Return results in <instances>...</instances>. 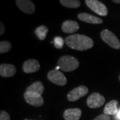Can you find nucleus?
I'll list each match as a JSON object with an SVG mask.
<instances>
[{"label": "nucleus", "instance_id": "f257e3e1", "mask_svg": "<svg viewBox=\"0 0 120 120\" xmlns=\"http://www.w3.org/2000/svg\"><path fill=\"white\" fill-rule=\"evenodd\" d=\"M65 42L69 47L77 51H86L94 47V40L82 34H74L68 36Z\"/></svg>", "mask_w": 120, "mask_h": 120}, {"label": "nucleus", "instance_id": "f03ea898", "mask_svg": "<svg viewBox=\"0 0 120 120\" xmlns=\"http://www.w3.org/2000/svg\"><path fill=\"white\" fill-rule=\"evenodd\" d=\"M57 65L62 71L65 72H70L78 68L79 62L73 56H64L61 57L59 59Z\"/></svg>", "mask_w": 120, "mask_h": 120}, {"label": "nucleus", "instance_id": "7ed1b4c3", "mask_svg": "<svg viewBox=\"0 0 120 120\" xmlns=\"http://www.w3.org/2000/svg\"><path fill=\"white\" fill-rule=\"evenodd\" d=\"M101 38L103 41L110 47L116 49H120V41L119 39L113 32L108 30H103L101 32Z\"/></svg>", "mask_w": 120, "mask_h": 120}, {"label": "nucleus", "instance_id": "20e7f679", "mask_svg": "<svg viewBox=\"0 0 120 120\" xmlns=\"http://www.w3.org/2000/svg\"><path fill=\"white\" fill-rule=\"evenodd\" d=\"M86 4L89 8L101 16H106L108 13L107 7L98 0H86Z\"/></svg>", "mask_w": 120, "mask_h": 120}, {"label": "nucleus", "instance_id": "39448f33", "mask_svg": "<svg viewBox=\"0 0 120 120\" xmlns=\"http://www.w3.org/2000/svg\"><path fill=\"white\" fill-rule=\"evenodd\" d=\"M47 79L50 82L57 86H64L67 84V78L64 74L57 69H53L47 73Z\"/></svg>", "mask_w": 120, "mask_h": 120}, {"label": "nucleus", "instance_id": "423d86ee", "mask_svg": "<svg viewBox=\"0 0 120 120\" xmlns=\"http://www.w3.org/2000/svg\"><path fill=\"white\" fill-rule=\"evenodd\" d=\"M24 99L28 104L34 107H41L43 105L44 100L41 95L32 91H26L24 93Z\"/></svg>", "mask_w": 120, "mask_h": 120}, {"label": "nucleus", "instance_id": "0eeeda50", "mask_svg": "<svg viewBox=\"0 0 120 120\" xmlns=\"http://www.w3.org/2000/svg\"><path fill=\"white\" fill-rule=\"evenodd\" d=\"M105 101L104 96L99 93H93L87 99V106L92 109L101 107Z\"/></svg>", "mask_w": 120, "mask_h": 120}, {"label": "nucleus", "instance_id": "6e6552de", "mask_svg": "<svg viewBox=\"0 0 120 120\" xmlns=\"http://www.w3.org/2000/svg\"><path fill=\"white\" fill-rule=\"evenodd\" d=\"M89 90L85 86H78L74 88L68 94V99L69 101H75L88 94Z\"/></svg>", "mask_w": 120, "mask_h": 120}, {"label": "nucleus", "instance_id": "1a4fd4ad", "mask_svg": "<svg viewBox=\"0 0 120 120\" xmlns=\"http://www.w3.org/2000/svg\"><path fill=\"white\" fill-rule=\"evenodd\" d=\"M15 3L18 8L27 14L31 15L35 11L34 4L31 0H16Z\"/></svg>", "mask_w": 120, "mask_h": 120}, {"label": "nucleus", "instance_id": "9d476101", "mask_svg": "<svg viewBox=\"0 0 120 120\" xmlns=\"http://www.w3.org/2000/svg\"><path fill=\"white\" fill-rule=\"evenodd\" d=\"M40 69V64L36 60H28L23 64V71L26 73H35Z\"/></svg>", "mask_w": 120, "mask_h": 120}, {"label": "nucleus", "instance_id": "9b49d317", "mask_svg": "<svg viewBox=\"0 0 120 120\" xmlns=\"http://www.w3.org/2000/svg\"><path fill=\"white\" fill-rule=\"evenodd\" d=\"M16 68L12 64H2L0 65V75L3 77H11L16 73Z\"/></svg>", "mask_w": 120, "mask_h": 120}, {"label": "nucleus", "instance_id": "f8f14e48", "mask_svg": "<svg viewBox=\"0 0 120 120\" xmlns=\"http://www.w3.org/2000/svg\"><path fill=\"white\" fill-rule=\"evenodd\" d=\"M79 29V23L73 20H66L61 25V30L66 34H73Z\"/></svg>", "mask_w": 120, "mask_h": 120}, {"label": "nucleus", "instance_id": "ddd939ff", "mask_svg": "<svg viewBox=\"0 0 120 120\" xmlns=\"http://www.w3.org/2000/svg\"><path fill=\"white\" fill-rule=\"evenodd\" d=\"M82 114V110L79 108H70L65 110L64 118L65 120H79Z\"/></svg>", "mask_w": 120, "mask_h": 120}, {"label": "nucleus", "instance_id": "4468645a", "mask_svg": "<svg viewBox=\"0 0 120 120\" xmlns=\"http://www.w3.org/2000/svg\"><path fill=\"white\" fill-rule=\"evenodd\" d=\"M77 17L82 22L91 24H101L103 23V20L101 19L87 13H79L77 15Z\"/></svg>", "mask_w": 120, "mask_h": 120}, {"label": "nucleus", "instance_id": "2eb2a0df", "mask_svg": "<svg viewBox=\"0 0 120 120\" xmlns=\"http://www.w3.org/2000/svg\"><path fill=\"white\" fill-rule=\"evenodd\" d=\"M118 101L112 100L105 105L103 109V113L107 116H115L118 113L117 109Z\"/></svg>", "mask_w": 120, "mask_h": 120}, {"label": "nucleus", "instance_id": "dca6fc26", "mask_svg": "<svg viewBox=\"0 0 120 120\" xmlns=\"http://www.w3.org/2000/svg\"><path fill=\"white\" fill-rule=\"evenodd\" d=\"M44 90H45V88H44L43 83L38 81V82H34L33 84L27 87L26 91H32V92H34L41 95L44 92Z\"/></svg>", "mask_w": 120, "mask_h": 120}, {"label": "nucleus", "instance_id": "f3484780", "mask_svg": "<svg viewBox=\"0 0 120 120\" xmlns=\"http://www.w3.org/2000/svg\"><path fill=\"white\" fill-rule=\"evenodd\" d=\"M49 31V29L47 28L46 26H39L38 27H37L35 30V34L38 36L40 40H44L46 36H47V32Z\"/></svg>", "mask_w": 120, "mask_h": 120}, {"label": "nucleus", "instance_id": "a211bd4d", "mask_svg": "<svg viewBox=\"0 0 120 120\" xmlns=\"http://www.w3.org/2000/svg\"><path fill=\"white\" fill-rule=\"evenodd\" d=\"M60 3L68 8H78L81 5V1L79 0H60Z\"/></svg>", "mask_w": 120, "mask_h": 120}, {"label": "nucleus", "instance_id": "6ab92c4d", "mask_svg": "<svg viewBox=\"0 0 120 120\" xmlns=\"http://www.w3.org/2000/svg\"><path fill=\"white\" fill-rule=\"evenodd\" d=\"M11 44L8 41H1L0 42V53H4L9 52L11 49Z\"/></svg>", "mask_w": 120, "mask_h": 120}, {"label": "nucleus", "instance_id": "aec40b11", "mask_svg": "<svg viewBox=\"0 0 120 120\" xmlns=\"http://www.w3.org/2000/svg\"><path fill=\"white\" fill-rule=\"evenodd\" d=\"M65 40L62 38L60 36H57L54 38L53 39V43H54V46L57 49H62L64 47V45Z\"/></svg>", "mask_w": 120, "mask_h": 120}, {"label": "nucleus", "instance_id": "412c9836", "mask_svg": "<svg viewBox=\"0 0 120 120\" xmlns=\"http://www.w3.org/2000/svg\"><path fill=\"white\" fill-rule=\"evenodd\" d=\"M0 120H10V116L7 112L1 110L0 112Z\"/></svg>", "mask_w": 120, "mask_h": 120}, {"label": "nucleus", "instance_id": "4be33fe9", "mask_svg": "<svg viewBox=\"0 0 120 120\" xmlns=\"http://www.w3.org/2000/svg\"><path fill=\"white\" fill-rule=\"evenodd\" d=\"M94 120H111L109 116H107L105 114H101L99 116H97Z\"/></svg>", "mask_w": 120, "mask_h": 120}, {"label": "nucleus", "instance_id": "5701e85b", "mask_svg": "<svg viewBox=\"0 0 120 120\" xmlns=\"http://www.w3.org/2000/svg\"><path fill=\"white\" fill-rule=\"evenodd\" d=\"M0 35H3L4 34L5 32V27H4V25L3 24V23L2 22H1L0 23Z\"/></svg>", "mask_w": 120, "mask_h": 120}, {"label": "nucleus", "instance_id": "b1692460", "mask_svg": "<svg viewBox=\"0 0 120 120\" xmlns=\"http://www.w3.org/2000/svg\"><path fill=\"white\" fill-rule=\"evenodd\" d=\"M116 116H117V118L119 120H120V109L118 111V113H117V115H116Z\"/></svg>", "mask_w": 120, "mask_h": 120}, {"label": "nucleus", "instance_id": "393cba45", "mask_svg": "<svg viewBox=\"0 0 120 120\" xmlns=\"http://www.w3.org/2000/svg\"><path fill=\"white\" fill-rule=\"evenodd\" d=\"M113 2H114L116 4H120V0H113Z\"/></svg>", "mask_w": 120, "mask_h": 120}, {"label": "nucleus", "instance_id": "a878e982", "mask_svg": "<svg viewBox=\"0 0 120 120\" xmlns=\"http://www.w3.org/2000/svg\"><path fill=\"white\" fill-rule=\"evenodd\" d=\"M24 120H28V119H25Z\"/></svg>", "mask_w": 120, "mask_h": 120}, {"label": "nucleus", "instance_id": "bb28decb", "mask_svg": "<svg viewBox=\"0 0 120 120\" xmlns=\"http://www.w3.org/2000/svg\"><path fill=\"white\" fill-rule=\"evenodd\" d=\"M119 79H120V77H119Z\"/></svg>", "mask_w": 120, "mask_h": 120}]
</instances>
